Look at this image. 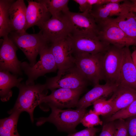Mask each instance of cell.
I'll return each mask as SVG.
<instances>
[{"label": "cell", "instance_id": "1", "mask_svg": "<svg viewBox=\"0 0 136 136\" xmlns=\"http://www.w3.org/2000/svg\"><path fill=\"white\" fill-rule=\"evenodd\" d=\"M17 87L19 90L18 97L14 107L8 113L11 114L15 111L21 113L25 111L29 114L31 121L33 122L34 109L42 104L43 98L47 95V89L46 85L21 82Z\"/></svg>", "mask_w": 136, "mask_h": 136}, {"label": "cell", "instance_id": "2", "mask_svg": "<svg viewBox=\"0 0 136 136\" xmlns=\"http://www.w3.org/2000/svg\"><path fill=\"white\" fill-rule=\"evenodd\" d=\"M51 112L48 117H41L36 119V125L41 126L46 122L54 124L58 131L68 132H75L76 126L86 113V109L62 110L50 107Z\"/></svg>", "mask_w": 136, "mask_h": 136}, {"label": "cell", "instance_id": "3", "mask_svg": "<svg viewBox=\"0 0 136 136\" xmlns=\"http://www.w3.org/2000/svg\"><path fill=\"white\" fill-rule=\"evenodd\" d=\"M9 37L23 52L31 66L36 63L37 57L41 51L49 44L41 32L36 34L26 32L20 33L12 31Z\"/></svg>", "mask_w": 136, "mask_h": 136}, {"label": "cell", "instance_id": "4", "mask_svg": "<svg viewBox=\"0 0 136 136\" xmlns=\"http://www.w3.org/2000/svg\"><path fill=\"white\" fill-rule=\"evenodd\" d=\"M88 82L75 65L58 70L57 75L48 78L45 84L47 89L52 91L59 88L85 89Z\"/></svg>", "mask_w": 136, "mask_h": 136}, {"label": "cell", "instance_id": "5", "mask_svg": "<svg viewBox=\"0 0 136 136\" xmlns=\"http://www.w3.org/2000/svg\"><path fill=\"white\" fill-rule=\"evenodd\" d=\"M39 54V60L32 66L26 62L21 63V70L28 78L25 82L26 84H34V81L39 77L58 69L50 45L44 47Z\"/></svg>", "mask_w": 136, "mask_h": 136}, {"label": "cell", "instance_id": "6", "mask_svg": "<svg viewBox=\"0 0 136 136\" xmlns=\"http://www.w3.org/2000/svg\"><path fill=\"white\" fill-rule=\"evenodd\" d=\"M105 53L75 55V65L88 82L95 85L103 80L102 62Z\"/></svg>", "mask_w": 136, "mask_h": 136}, {"label": "cell", "instance_id": "7", "mask_svg": "<svg viewBox=\"0 0 136 136\" xmlns=\"http://www.w3.org/2000/svg\"><path fill=\"white\" fill-rule=\"evenodd\" d=\"M68 38L75 56L85 53H105L110 45L93 34H72Z\"/></svg>", "mask_w": 136, "mask_h": 136}, {"label": "cell", "instance_id": "8", "mask_svg": "<svg viewBox=\"0 0 136 136\" xmlns=\"http://www.w3.org/2000/svg\"><path fill=\"white\" fill-rule=\"evenodd\" d=\"M96 22L99 28L98 37L102 42L120 48L135 46L122 30L108 19Z\"/></svg>", "mask_w": 136, "mask_h": 136}, {"label": "cell", "instance_id": "9", "mask_svg": "<svg viewBox=\"0 0 136 136\" xmlns=\"http://www.w3.org/2000/svg\"><path fill=\"white\" fill-rule=\"evenodd\" d=\"M38 26L48 44L67 38L72 33L71 25L65 15L51 17Z\"/></svg>", "mask_w": 136, "mask_h": 136}, {"label": "cell", "instance_id": "10", "mask_svg": "<svg viewBox=\"0 0 136 136\" xmlns=\"http://www.w3.org/2000/svg\"><path fill=\"white\" fill-rule=\"evenodd\" d=\"M123 48L110 45L104 54L102 68L103 80L106 83L118 84Z\"/></svg>", "mask_w": 136, "mask_h": 136}, {"label": "cell", "instance_id": "11", "mask_svg": "<svg viewBox=\"0 0 136 136\" xmlns=\"http://www.w3.org/2000/svg\"><path fill=\"white\" fill-rule=\"evenodd\" d=\"M84 89L59 88L52 90L50 94L43 98L42 104L60 109L76 107Z\"/></svg>", "mask_w": 136, "mask_h": 136}, {"label": "cell", "instance_id": "12", "mask_svg": "<svg viewBox=\"0 0 136 136\" xmlns=\"http://www.w3.org/2000/svg\"><path fill=\"white\" fill-rule=\"evenodd\" d=\"M0 50V70L12 72L13 74L21 75V62L16 54L18 47L9 37H3Z\"/></svg>", "mask_w": 136, "mask_h": 136}, {"label": "cell", "instance_id": "13", "mask_svg": "<svg viewBox=\"0 0 136 136\" xmlns=\"http://www.w3.org/2000/svg\"><path fill=\"white\" fill-rule=\"evenodd\" d=\"M65 15L71 25L72 34H91L98 36V26L90 12L75 13L69 11Z\"/></svg>", "mask_w": 136, "mask_h": 136}, {"label": "cell", "instance_id": "14", "mask_svg": "<svg viewBox=\"0 0 136 136\" xmlns=\"http://www.w3.org/2000/svg\"><path fill=\"white\" fill-rule=\"evenodd\" d=\"M68 37L55 41L50 44L58 70L75 65V57Z\"/></svg>", "mask_w": 136, "mask_h": 136}, {"label": "cell", "instance_id": "15", "mask_svg": "<svg viewBox=\"0 0 136 136\" xmlns=\"http://www.w3.org/2000/svg\"><path fill=\"white\" fill-rule=\"evenodd\" d=\"M132 6L131 0H124L121 4L110 3L94 5L90 13L96 22L114 16L118 17L131 12Z\"/></svg>", "mask_w": 136, "mask_h": 136}, {"label": "cell", "instance_id": "16", "mask_svg": "<svg viewBox=\"0 0 136 136\" xmlns=\"http://www.w3.org/2000/svg\"><path fill=\"white\" fill-rule=\"evenodd\" d=\"M117 84L136 90V68L129 47L123 48V54Z\"/></svg>", "mask_w": 136, "mask_h": 136}, {"label": "cell", "instance_id": "17", "mask_svg": "<svg viewBox=\"0 0 136 136\" xmlns=\"http://www.w3.org/2000/svg\"><path fill=\"white\" fill-rule=\"evenodd\" d=\"M27 2L26 31L32 26L42 24L49 19L51 16L42 3L32 0H28Z\"/></svg>", "mask_w": 136, "mask_h": 136}, {"label": "cell", "instance_id": "18", "mask_svg": "<svg viewBox=\"0 0 136 136\" xmlns=\"http://www.w3.org/2000/svg\"><path fill=\"white\" fill-rule=\"evenodd\" d=\"M27 8L23 0L15 1L11 5L9 14L12 32L20 33L26 32Z\"/></svg>", "mask_w": 136, "mask_h": 136}, {"label": "cell", "instance_id": "19", "mask_svg": "<svg viewBox=\"0 0 136 136\" xmlns=\"http://www.w3.org/2000/svg\"><path fill=\"white\" fill-rule=\"evenodd\" d=\"M118 85L107 83L103 85L98 84L94 85L79 99L76 106L77 109H86L98 99L113 93Z\"/></svg>", "mask_w": 136, "mask_h": 136}, {"label": "cell", "instance_id": "20", "mask_svg": "<svg viewBox=\"0 0 136 136\" xmlns=\"http://www.w3.org/2000/svg\"><path fill=\"white\" fill-rule=\"evenodd\" d=\"M110 98L114 104L111 115L127 106L136 99V90L130 87L118 85Z\"/></svg>", "mask_w": 136, "mask_h": 136}, {"label": "cell", "instance_id": "21", "mask_svg": "<svg viewBox=\"0 0 136 136\" xmlns=\"http://www.w3.org/2000/svg\"><path fill=\"white\" fill-rule=\"evenodd\" d=\"M107 19L121 28L136 46V14L130 12L115 18Z\"/></svg>", "mask_w": 136, "mask_h": 136}, {"label": "cell", "instance_id": "22", "mask_svg": "<svg viewBox=\"0 0 136 136\" xmlns=\"http://www.w3.org/2000/svg\"><path fill=\"white\" fill-rule=\"evenodd\" d=\"M0 96L3 102L8 101L12 97V88L17 87L23 79L18 78L17 75L11 74L8 71L0 70Z\"/></svg>", "mask_w": 136, "mask_h": 136}, {"label": "cell", "instance_id": "23", "mask_svg": "<svg viewBox=\"0 0 136 136\" xmlns=\"http://www.w3.org/2000/svg\"><path fill=\"white\" fill-rule=\"evenodd\" d=\"M21 113L15 111L8 117L0 120V136H20L17 131V125Z\"/></svg>", "mask_w": 136, "mask_h": 136}, {"label": "cell", "instance_id": "24", "mask_svg": "<svg viewBox=\"0 0 136 136\" xmlns=\"http://www.w3.org/2000/svg\"><path fill=\"white\" fill-rule=\"evenodd\" d=\"M13 0H0V36H8L12 31L9 14V10Z\"/></svg>", "mask_w": 136, "mask_h": 136}, {"label": "cell", "instance_id": "25", "mask_svg": "<svg viewBox=\"0 0 136 136\" xmlns=\"http://www.w3.org/2000/svg\"><path fill=\"white\" fill-rule=\"evenodd\" d=\"M37 1L43 4L52 17L65 15L69 11V0H39Z\"/></svg>", "mask_w": 136, "mask_h": 136}, {"label": "cell", "instance_id": "26", "mask_svg": "<svg viewBox=\"0 0 136 136\" xmlns=\"http://www.w3.org/2000/svg\"><path fill=\"white\" fill-rule=\"evenodd\" d=\"M136 115V99L126 107L111 115L108 118V122L114 121L119 119H126Z\"/></svg>", "mask_w": 136, "mask_h": 136}, {"label": "cell", "instance_id": "27", "mask_svg": "<svg viewBox=\"0 0 136 136\" xmlns=\"http://www.w3.org/2000/svg\"><path fill=\"white\" fill-rule=\"evenodd\" d=\"M81 123L87 128L93 127L95 126L99 125H101L103 124L99 115L92 110L85 114L82 118Z\"/></svg>", "mask_w": 136, "mask_h": 136}, {"label": "cell", "instance_id": "28", "mask_svg": "<svg viewBox=\"0 0 136 136\" xmlns=\"http://www.w3.org/2000/svg\"><path fill=\"white\" fill-rule=\"evenodd\" d=\"M115 121V130L114 136H129L126 121L123 119Z\"/></svg>", "mask_w": 136, "mask_h": 136}, {"label": "cell", "instance_id": "29", "mask_svg": "<svg viewBox=\"0 0 136 136\" xmlns=\"http://www.w3.org/2000/svg\"><path fill=\"white\" fill-rule=\"evenodd\" d=\"M115 130L114 121L108 122L103 126L99 136H114Z\"/></svg>", "mask_w": 136, "mask_h": 136}, {"label": "cell", "instance_id": "30", "mask_svg": "<svg viewBox=\"0 0 136 136\" xmlns=\"http://www.w3.org/2000/svg\"><path fill=\"white\" fill-rule=\"evenodd\" d=\"M129 136H136V115L126 119Z\"/></svg>", "mask_w": 136, "mask_h": 136}, {"label": "cell", "instance_id": "31", "mask_svg": "<svg viewBox=\"0 0 136 136\" xmlns=\"http://www.w3.org/2000/svg\"><path fill=\"white\" fill-rule=\"evenodd\" d=\"M98 131V129L94 127L87 128L78 132L70 133L68 136H92Z\"/></svg>", "mask_w": 136, "mask_h": 136}, {"label": "cell", "instance_id": "32", "mask_svg": "<svg viewBox=\"0 0 136 136\" xmlns=\"http://www.w3.org/2000/svg\"><path fill=\"white\" fill-rule=\"evenodd\" d=\"M114 108V104L111 98L107 100L100 113L103 116L110 115Z\"/></svg>", "mask_w": 136, "mask_h": 136}, {"label": "cell", "instance_id": "33", "mask_svg": "<svg viewBox=\"0 0 136 136\" xmlns=\"http://www.w3.org/2000/svg\"><path fill=\"white\" fill-rule=\"evenodd\" d=\"M73 1L79 4L80 11L82 13L90 12L91 10L92 6L88 3L87 0H74Z\"/></svg>", "mask_w": 136, "mask_h": 136}, {"label": "cell", "instance_id": "34", "mask_svg": "<svg viewBox=\"0 0 136 136\" xmlns=\"http://www.w3.org/2000/svg\"><path fill=\"white\" fill-rule=\"evenodd\" d=\"M106 100L101 98L94 102L93 104L94 108L93 111L99 115H100V113Z\"/></svg>", "mask_w": 136, "mask_h": 136}, {"label": "cell", "instance_id": "35", "mask_svg": "<svg viewBox=\"0 0 136 136\" xmlns=\"http://www.w3.org/2000/svg\"><path fill=\"white\" fill-rule=\"evenodd\" d=\"M90 4L94 5H103L110 3V0H87Z\"/></svg>", "mask_w": 136, "mask_h": 136}, {"label": "cell", "instance_id": "36", "mask_svg": "<svg viewBox=\"0 0 136 136\" xmlns=\"http://www.w3.org/2000/svg\"><path fill=\"white\" fill-rule=\"evenodd\" d=\"M131 1L133 3V6L131 10V12L136 14V0H132Z\"/></svg>", "mask_w": 136, "mask_h": 136}, {"label": "cell", "instance_id": "37", "mask_svg": "<svg viewBox=\"0 0 136 136\" xmlns=\"http://www.w3.org/2000/svg\"><path fill=\"white\" fill-rule=\"evenodd\" d=\"M131 56L136 68V49L131 53Z\"/></svg>", "mask_w": 136, "mask_h": 136}, {"label": "cell", "instance_id": "38", "mask_svg": "<svg viewBox=\"0 0 136 136\" xmlns=\"http://www.w3.org/2000/svg\"><path fill=\"white\" fill-rule=\"evenodd\" d=\"M92 136H96V135H95V134H94V135H93Z\"/></svg>", "mask_w": 136, "mask_h": 136}]
</instances>
